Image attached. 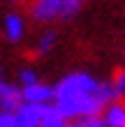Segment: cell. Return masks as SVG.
Masks as SVG:
<instances>
[{
  "instance_id": "cell-3",
  "label": "cell",
  "mask_w": 125,
  "mask_h": 127,
  "mask_svg": "<svg viewBox=\"0 0 125 127\" xmlns=\"http://www.w3.org/2000/svg\"><path fill=\"white\" fill-rule=\"evenodd\" d=\"M65 0H35L30 5V16L37 21V23H51L60 16Z\"/></svg>"
},
{
  "instance_id": "cell-1",
  "label": "cell",
  "mask_w": 125,
  "mask_h": 127,
  "mask_svg": "<svg viewBox=\"0 0 125 127\" xmlns=\"http://www.w3.org/2000/svg\"><path fill=\"white\" fill-rule=\"evenodd\" d=\"M100 81L88 72L67 74L53 86V109L63 116V120H81L88 116H100L104 104L97 97Z\"/></svg>"
},
{
  "instance_id": "cell-10",
  "label": "cell",
  "mask_w": 125,
  "mask_h": 127,
  "mask_svg": "<svg viewBox=\"0 0 125 127\" xmlns=\"http://www.w3.org/2000/svg\"><path fill=\"white\" fill-rule=\"evenodd\" d=\"M37 81H40L37 69H33V67H23V69L19 72V83H21V88L33 86V83H37Z\"/></svg>"
},
{
  "instance_id": "cell-14",
  "label": "cell",
  "mask_w": 125,
  "mask_h": 127,
  "mask_svg": "<svg viewBox=\"0 0 125 127\" xmlns=\"http://www.w3.org/2000/svg\"><path fill=\"white\" fill-rule=\"evenodd\" d=\"M58 127H77V123H70V120H65L63 125H58Z\"/></svg>"
},
{
  "instance_id": "cell-7",
  "label": "cell",
  "mask_w": 125,
  "mask_h": 127,
  "mask_svg": "<svg viewBox=\"0 0 125 127\" xmlns=\"http://www.w3.org/2000/svg\"><path fill=\"white\" fill-rule=\"evenodd\" d=\"M21 88L19 86H2L0 88V111L5 113H14L19 106H21Z\"/></svg>"
},
{
  "instance_id": "cell-2",
  "label": "cell",
  "mask_w": 125,
  "mask_h": 127,
  "mask_svg": "<svg viewBox=\"0 0 125 127\" xmlns=\"http://www.w3.org/2000/svg\"><path fill=\"white\" fill-rule=\"evenodd\" d=\"M21 102H23V104H33V106L51 104V102H53V86L37 81V83H33V86L21 88Z\"/></svg>"
},
{
  "instance_id": "cell-5",
  "label": "cell",
  "mask_w": 125,
  "mask_h": 127,
  "mask_svg": "<svg viewBox=\"0 0 125 127\" xmlns=\"http://www.w3.org/2000/svg\"><path fill=\"white\" fill-rule=\"evenodd\" d=\"M46 106V104H44ZM44 106H33V104H21L14 111V127H40L42 120V109Z\"/></svg>"
},
{
  "instance_id": "cell-8",
  "label": "cell",
  "mask_w": 125,
  "mask_h": 127,
  "mask_svg": "<svg viewBox=\"0 0 125 127\" xmlns=\"http://www.w3.org/2000/svg\"><path fill=\"white\" fill-rule=\"evenodd\" d=\"M83 2H86V0H65V2H63V9H60V16H58V19H63V21L74 19L77 14L81 12Z\"/></svg>"
},
{
  "instance_id": "cell-6",
  "label": "cell",
  "mask_w": 125,
  "mask_h": 127,
  "mask_svg": "<svg viewBox=\"0 0 125 127\" xmlns=\"http://www.w3.org/2000/svg\"><path fill=\"white\" fill-rule=\"evenodd\" d=\"M100 118L104 123V127H125V102L116 99L111 104H107Z\"/></svg>"
},
{
  "instance_id": "cell-9",
  "label": "cell",
  "mask_w": 125,
  "mask_h": 127,
  "mask_svg": "<svg viewBox=\"0 0 125 127\" xmlns=\"http://www.w3.org/2000/svg\"><path fill=\"white\" fill-rule=\"evenodd\" d=\"M56 42H58V35L53 30H46V32H42L40 35V39H37V53H49L51 49L56 46Z\"/></svg>"
},
{
  "instance_id": "cell-12",
  "label": "cell",
  "mask_w": 125,
  "mask_h": 127,
  "mask_svg": "<svg viewBox=\"0 0 125 127\" xmlns=\"http://www.w3.org/2000/svg\"><path fill=\"white\" fill-rule=\"evenodd\" d=\"M111 86H114V90H116L118 97H125V72L116 74V79L111 81Z\"/></svg>"
},
{
  "instance_id": "cell-15",
  "label": "cell",
  "mask_w": 125,
  "mask_h": 127,
  "mask_svg": "<svg viewBox=\"0 0 125 127\" xmlns=\"http://www.w3.org/2000/svg\"><path fill=\"white\" fill-rule=\"evenodd\" d=\"M5 86V81H2V74H0V88H2Z\"/></svg>"
},
{
  "instance_id": "cell-13",
  "label": "cell",
  "mask_w": 125,
  "mask_h": 127,
  "mask_svg": "<svg viewBox=\"0 0 125 127\" xmlns=\"http://www.w3.org/2000/svg\"><path fill=\"white\" fill-rule=\"evenodd\" d=\"M0 127H14V116L0 111Z\"/></svg>"
},
{
  "instance_id": "cell-11",
  "label": "cell",
  "mask_w": 125,
  "mask_h": 127,
  "mask_svg": "<svg viewBox=\"0 0 125 127\" xmlns=\"http://www.w3.org/2000/svg\"><path fill=\"white\" fill-rule=\"evenodd\" d=\"M77 127H104L100 116H88V118H81V120H77Z\"/></svg>"
},
{
  "instance_id": "cell-4",
  "label": "cell",
  "mask_w": 125,
  "mask_h": 127,
  "mask_svg": "<svg viewBox=\"0 0 125 127\" xmlns=\"http://www.w3.org/2000/svg\"><path fill=\"white\" fill-rule=\"evenodd\" d=\"M2 32H5V37H7L9 44H19L21 39H23V35H26V21H23V16L16 14V12L5 14V19H2Z\"/></svg>"
}]
</instances>
